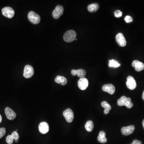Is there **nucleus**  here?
<instances>
[{
	"mask_svg": "<svg viewBox=\"0 0 144 144\" xmlns=\"http://www.w3.org/2000/svg\"><path fill=\"white\" fill-rule=\"evenodd\" d=\"M77 34L73 30H69L66 31L63 36V39L67 43L73 41L76 39Z\"/></svg>",
	"mask_w": 144,
	"mask_h": 144,
	"instance_id": "obj_1",
	"label": "nucleus"
},
{
	"mask_svg": "<svg viewBox=\"0 0 144 144\" xmlns=\"http://www.w3.org/2000/svg\"><path fill=\"white\" fill-rule=\"evenodd\" d=\"M28 18L29 21L34 24H38L41 20L40 16L32 11L29 12L28 14Z\"/></svg>",
	"mask_w": 144,
	"mask_h": 144,
	"instance_id": "obj_2",
	"label": "nucleus"
},
{
	"mask_svg": "<svg viewBox=\"0 0 144 144\" xmlns=\"http://www.w3.org/2000/svg\"><path fill=\"white\" fill-rule=\"evenodd\" d=\"M34 74V70L33 66L30 65L25 66L24 69L23 76L27 79L31 78Z\"/></svg>",
	"mask_w": 144,
	"mask_h": 144,
	"instance_id": "obj_3",
	"label": "nucleus"
},
{
	"mask_svg": "<svg viewBox=\"0 0 144 144\" xmlns=\"http://www.w3.org/2000/svg\"><path fill=\"white\" fill-rule=\"evenodd\" d=\"M2 14L8 18H12L14 15V11L12 8L10 7H4L2 10Z\"/></svg>",
	"mask_w": 144,
	"mask_h": 144,
	"instance_id": "obj_4",
	"label": "nucleus"
},
{
	"mask_svg": "<svg viewBox=\"0 0 144 144\" xmlns=\"http://www.w3.org/2000/svg\"><path fill=\"white\" fill-rule=\"evenodd\" d=\"M64 12V8L62 6H57L55 10L52 12V15L54 19H58L63 14Z\"/></svg>",
	"mask_w": 144,
	"mask_h": 144,
	"instance_id": "obj_5",
	"label": "nucleus"
},
{
	"mask_svg": "<svg viewBox=\"0 0 144 144\" xmlns=\"http://www.w3.org/2000/svg\"><path fill=\"white\" fill-rule=\"evenodd\" d=\"M63 115L65 118L66 120L68 123H71L73 120V112L71 109H67L64 111L63 112Z\"/></svg>",
	"mask_w": 144,
	"mask_h": 144,
	"instance_id": "obj_6",
	"label": "nucleus"
},
{
	"mask_svg": "<svg viewBox=\"0 0 144 144\" xmlns=\"http://www.w3.org/2000/svg\"><path fill=\"white\" fill-rule=\"evenodd\" d=\"M116 40L118 44L120 47H125L126 45V42L125 38L122 33L117 34L116 36Z\"/></svg>",
	"mask_w": 144,
	"mask_h": 144,
	"instance_id": "obj_7",
	"label": "nucleus"
},
{
	"mask_svg": "<svg viewBox=\"0 0 144 144\" xmlns=\"http://www.w3.org/2000/svg\"><path fill=\"white\" fill-rule=\"evenodd\" d=\"M126 85L127 87L132 90L134 89L137 87L136 82L132 76H129L127 77Z\"/></svg>",
	"mask_w": 144,
	"mask_h": 144,
	"instance_id": "obj_8",
	"label": "nucleus"
},
{
	"mask_svg": "<svg viewBox=\"0 0 144 144\" xmlns=\"http://www.w3.org/2000/svg\"><path fill=\"white\" fill-rule=\"evenodd\" d=\"M78 85L80 90H85L88 87V80L86 78H80L78 81Z\"/></svg>",
	"mask_w": 144,
	"mask_h": 144,
	"instance_id": "obj_9",
	"label": "nucleus"
},
{
	"mask_svg": "<svg viewBox=\"0 0 144 144\" xmlns=\"http://www.w3.org/2000/svg\"><path fill=\"white\" fill-rule=\"evenodd\" d=\"M134 129H135V127L134 125L125 126V127H123L121 128V132L123 135L128 136L133 133Z\"/></svg>",
	"mask_w": 144,
	"mask_h": 144,
	"instance_id": "obj_10",
	"label": "nucleus"
},
{
	"mask_svg": "<svg viewBox=\"0 0 144 144\" xmlns=\"http://www.w3.org/2000/svg\"><path fill=\"white\" fill-rule=\"evenodd\" d=\"M39 132L43 134L47 133L49 131V125L47 122H43L40 123L39 126Z\"/></svg>",
	"mask_w": 144,
	"mask_h": 144,
	"instance_id": "obj_11",
	"label": "nucleus"
},
{
	"mask_svg": "<svg viewBox=\"0 0 144 144\" xmlns=\"http://www.w3.org/2000/svg\"><path fill=\"white\" fill-rule=\"evenodd\" d=\"M102 90L104 92H107L111 95H113L115 92V87L111 84L104 85L102 87Z\"/></svg>",
	"mask_w": 144,
	"mask_h": 144,
	"instance_id": "obj_12",
	"label": "nucleus"
},
{
	"mask_svg": "<svg viewBox=\"0 0 144 144\" xmlns=\"http://www.w3.org/2000/svg\"><path fill=\"white\" fill-rule=\"evenodd\" d=\"M5 114L7 118L10 120L14 119L16 117V113L9 107H6L5 109Z\"/></svg>",
	"mask_w": 144,
	"mask_h": 144,
	"instance_id": "obj_13",
	"label": "nucleus"
},
{
	"mask_svg": "<svg viewBox=\"0 0 144 144\" xmlns=\"http://www.w3.org/2000/svg\"><path fill=\"white\" fill-rule=\"evenodd\" d=\"M132 65L135 68V70L137 71H141L144 69V64L139 60H134L132 63Z\"/></svg>",
	"mask_w": 144,
	"mask_h": 144,
	"instance_id": "obj_14",
	"label": "nucleus"
},
{
	"mask_svg": "<svg viewBox=\"0 0 144 144\" xmlns=\"http://www.w3.org/2000/svg\"><path fill=\"white\" fill-rule=\"evenodd\" d=\"M71 72V74L73 76L77 75V76L80 78H84L86 75V72L85 70L82 69H78V70L73 69L72 70Z\"/></svg>",
	"mask_w": 144,
	"mask_h": 144,
	"instance_id": "obj_15",
	"label": "nucleus"
},
{
	"mask_svg": "<svg viewBox=\"0 0 144 144\" xmlns=\"http://www.w3.org/2000/svg\"><path fill=\"white\" fill-rule=\"evenodd\" d=\"M55 82L61 84L62 85H65L67 83V80L66 78L63 76H57L55 79Z\"/></svg>",
	"mask_w": 144,
	"mask_h": 144,
	"instance_id": "obj_16",
	"label": "nucleus"
},
{
	"mask_svg": "<svg viewBox=\"0 0 144 144\" xmlns=\"http://www.w3.org/2000/svg\"><path fill=\"white\" fill-rule=\"evenodd\" d=\"M101 106L104 108V112L106 115L108 114L109 112V111L111 109V106L110 104L108 103L107 102L105 101H104L102 102Z\"/></svg>",
	"mask_w": 144,
	"mask_h": 144,
	"instance_id": "obj_17",
	"label": "nucleus"
},
{
	"mask_svg": "<svg viewBox=\"0 0 144 144\" xmlns=\"http://www.w3.org/2000/svg\"><path fill=\"white\" fill-rule=\"evenodd\" d=\"M99 5L97 3H93L88 6V10L90 12L96 11L99 9Z\"/></svg>",
	"mask_w": 144,
	"mask_h": 144,
	"instance_id": "obj_18",
	"label": "nucleus"
},
{
	"mask_svg": "<svg viewBox=\"0 0 144 144\" xmlns=\"http://www.w3.org/2000/svg\"><path fill=\"white\" fill-rule=\"evenodd\" d=\"M85 129L88 132H91L94 128V124L92 120H88L85 125Z\"/></svg>",
	"mask_w": 144,
	"mask_h": 144,
	"instance_id": "obj_19",
	"label": "nucleus"
},
{
	"mask_svg": "<svg viewBox=\"0 0 144 144\" xmlns=\"http://www.w3.org/2000/svg\"><path fill=\"white\" fill-rule=\"evenodd\" d=\"M109 66L110 67H113V68H117L120 66V64H119L118 61L115 60L114 59H112L109 60Z\"/></svg>",
	"mask_w": 144,
	"mask_h": 144,
	"instance_id": "obj_20",
	"label": "nucleus"
},
{
	"mask_svg": "<svg viewBox=\"0 0 144 144\" xmlns=\"http://www.w3.org/2000/svg\"><path fill=\"white\" fill-rule=\"evenodd\" d=\"M126 96H123L121 97L117 101V104L119 106H123L125 105L126 101Z\"/></svg>",
	"mask_w": 144,
	"mask_h": 144,
	"instance_id": "obj_21",
	"label": "nucleus"
},
{
	"mask_svg": "<svg viewBox=\"0 0 144 144\" xmlns=\"http://www.w3.org/2000/svg\"><path fill=\"white\" fill-rule=\"evenodd\" d=\"M133 106V104L131 102V99L130 98H127L126 101L125 105V106L128 109H131L132 108Z\"/></svg>",
	"mask_w": 144,
	"mask_h": 144,
	"instance_id": "obj_22",
	"label": "nucleus"
},
{
	"mask_svg": "<svg viewBox=\"0 0 144 144\" xmlns=\"http://www.w3.org/2000/svg\"><path fill=\"white\" fill-rule=\"evenodd\" d=\"M97 139L99 142L102 143H105L107 142V139L104 136H101L98 135Z\"/></svg>",
	"mask_w": 144,
	"mask_h": 144,
	"instance_id": "obj_23",
	"label": "nucleus"
},
{
	"mask_svg": "<svg viewBox=\"0 0 144 144\" xmlns=\"http://www.w3.org/2000/svg\"><path fill=\"white\" fill-rule=\"evenodd\" d=\"M14 140L11 135H8L6 138V142L8 144H12Z\"/></svg>",
	"mask_w": 144,
	"mask_h": 144,
	"instance_id": "obj_24",
	"label": "nucleus"
},
{
	"mask_svg": "<svg viewBox=\"0 0 144 144\" xmlns=\"http://www.w3.org/2000/svg\"><path fill=\"white\" fill-rule=\"evenodd\" d=\"M11 136H12V138H13L14 139L16 140H18L19 138V134L17 132V131H14L13 133H12Z\"/></svg>",
	"mask_w": 144,
	"mask_h": 144,
	"instance_id": "obj_25",
	"label": "nucleus"
},
{
	"mask_svg": "<svg viewBox=\"0 0 144 144\" xmlns=\"http://www.w3.org/2000/svg\"><path fill=\"white\" fill-rule=\"evenodd\" d=\"M6 133V129L5 128H0V139H1Z\"/></svg>",
	"mask_w": 144,
	"mask_h": 144,
	"instance_id": "obj_26",
	"label": "nucleus"
},
{
	"mask_svg": "<svg viewBox=\"0 0 144 144\" xmlns=\"http://www.w3.org/2000/svg\"><path fill=\"white\" fill-rule=\"evenodd\" d=\"M115 16L117 18H119L120 17H122V11H120V10H117L115 12Z\"/></svg>",
	"mask_w": 144,
	"mask_h": 144,
	"instance_id": "obj_27",
	"label": "nucleus"
},
{
	"mask_svg": "<svg viewBox=\"0 0 144 144\" xmlns=\"http://www.w3.org/2000/svg\"><path fill=\"white\" fill-rule=\"evenodd\" d=\"M125 20L126 23H130L133 22V19L131 16L128 15L125 17Z\"/></svg>",
	"mask_w": 144,
	"mask_h": 144,
	"instance_id": "obj_28",
	"label": "nucleus"
},
{
	"mask_svg": "<svg viewBox=\"0 0 144 144\" xmlns=\"http://www.w3.org/2000/svg\"><path fill=\"white\" fill-rule=\"evenodd\" d=\"M131 144H142L141 141H139L138 140L135 139L133 141V143Z\"/></svg>",
	"mask_w": 144,
	"mask_h": 144,
	"instance_id": "obj_29",
	"label": "nucleus"
},
{
	"mask_svg": "<svg viewBox=\"0 0 144 144\" xmlns=\"http://www.w3.org/2000/svg\"><path fill=\"white\" fill-rule=\"evenodd\" d=\"M99 135L100 136H106V133H105V132H104L103 131H101L99 132Z\"/></svg>",
	"mask_w": 144,
	"mask_h": 144,
	"instance_id": "obj_30",
	"label": "nucleus"
},
{
	"mask_svg": "<svg viewBox=\"0 0 144 144\" xmlns=\"http://www.w3.org/2000/svg\"><path fill=\"white\" fill-rule=\"evenodd\" d=\"M2 120V117L1 115H0V123H1Z\"/></svg>",
	"mask_w": 144,
	"mask_h": 144,
	"instance_id": "obj_31",
	"label": "nucleus"
},
{
	"mask_svg": "<svg viewBox=\"0 0 144 144\" xmlns=\"http://www.w3.org/2000/svg\"><path fill=\"white\" fill-rule=\"evenodd\" d=\"M142 99H143V100L144 101V91H143V93H142Z\"/></svg>",
	"mask_w": 144,
	"mask_h": 144,
	"instance_id": "obj_32",
	"label": "nucleus"
},
{
	"mask_svg": "<svg viewBox=\"0 0 144 144\" xmlns=\"http://www.w3.org/2000/svg\"><path fill=\"white\" fill-rule=\"evenodd\" d=\"M142 125H143V128H144V119L143 120V121H142Z\"/></svg>",
	"mask_w": 144,
	"mask_h": 144,
	"instance_id": "obj_33",
	"label": "nucleus"
},
{
	"mask_svg": "<svg viewBox=\"0 0 144 144\" xmlns=\"http://www.w3.org/2000/svg\"><path fill=\"white\" fill-rule=\"evenodd\" d=\"M18 141H19V140H16V141H15V142H16V143H17V142H18Z\"/></svg>",
	"mask_w": 144,
	"mask_h": 144,
	"instance_id": "obj_34",
	"label": "nucleus"
},
{
	"mask_svg": "<svg viewBox=\"0 0 144 144\" xmlns=\"http://www.w3.org/2000/svg\"><path fill=\"white\" fill-rule=\"evenodd\" d=\"M75 40H76V41H77V39H75Z\"/></svg>",
	"mask_w": 144,
	"mask_h": 144,
	"instance_id": "obj_35",
	"label": "nucleus"
}]
</instances>
